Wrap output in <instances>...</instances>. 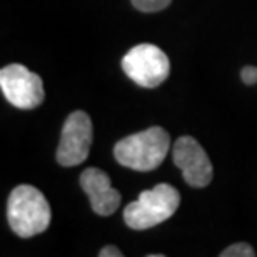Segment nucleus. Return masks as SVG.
<instances>
[{
  "mask_svg": "<svg viewBox=\"0 0 257 257\" xmlns=\"http://www.w3.org/2000/svg\"><path fill=\"white\" fill-rule=\"evenodd\" d=\"M174 164L182 171L184 181L191 187H207L214 171L209 156L202 146L191 136L179 137L172 149Z\"/></svg>",
  "mask_w": 257,
  "mask_h": 257,
  "instance_id": "obj_7",
  "label": "nucleus"
},
{
  "mask_svg": "<svg viewBox=\"0 0 257 257\" xmlns=\"http://www.w3.org/2000/svg\"><path fill=\"white\" fill-rule=\"evenodd\" d=\"M122 70L144 89L159 87L171 74V62L157 45L141 44L132 47L122 59Z\"/></svg>",
  "mask_w": 257,
  "mask_h": 257,
  "instance_id": "obj_4",
  "label": "nucleus"
},
{
  "mask_svg": "<svg viewBox=\"0 0 257 257\" xmlns=\"http://www.w3.org/2000/svg\"><path fill=\"white\" fill-rule=\"evenodd\" d=\"M94 128L89 114L75 110L67 117L62 127L55 159L62 167H75L89 157Z\"/></svg>",
  "mask_w": 257,
  "mask_h": 257,
  "instance_id": "obj_6",
  "label": "nucleus"
},
{
  "mask_svg": "<svg viewBox=\"0 0 257 257\" xmlns=\"http://www.w3.org/2000/svg\"><path fill=\"white\" fill-rule=\"evenodd\" d=\"M181 205V194L169 184H157L151 191L139 194V199L127 204L124 220L127 227L134 230H146L162 224L172 217Z\"/></svg>",
  "mask_w": 257,
  "mask_h": 257,
  "instance_id": "obj_3",
  "label": "nucleus"
},
{
  "mask_svg": "<svg viewBox=\"0 0 257 257\" xmlns=\"http://www.w3.org/2000/svg\"><path fill=\"white\" fill-rule=\"evenodd\" d=\"M132 5L141 12H161V10L167 9L172 0H131Z\"/></svg>",
  "mask_w": 257,
  "mask_h": 257,
  "instance_id": "obj_9",
  "label": "nucleus"
},
{
  "mask_svg": "<svg viewBox=\"0 0 257 257\" xmlns=\"http://www.w3.org/2000/svg\"><path fill=\"white\" fill-rule=\"evenodd\" d=\"M254 255H255V252H254L252 245H249L245 242L232 244L220 252V257H254Z\"/></svg>",
  "mask_w": 257,
  "mask_h": 257,
  "instance_id": "obj_10",
  "label": "nucleus"
},
{
  "mask_svg": "<svg viewBox=\"0 0 257 257\" xmlns=\"http://www.w3.org/2000/svg\"><path fill=\"white\" fill-rule=\"evenodd\" d=\"M240 77H242V82L245 85H254L257 82V67L245 65L240 72Z\"/></svg>",
  "mask_w": 257,
  "mask_h": 257,
  "instance_id": "obj_11",
  "label": "nucleus"
},
{
  "mask_svg": "<svg viewBox=\"0 0 257 257\" xmlns=\"http://www.w3.org/2000/svg\"><path fill=\"white\" fill-rule=\"evenodd\" d=\"M50 205L37 187L22 184L10 192L7 219L10 229L19 237L29 239L42 234L50 225Z\"/></svg>",
  "mask_w": 257,
  "mask_h": 257,
  "instance_id": "obj_2",
  "label": "nucleus"
},
{
  "mask_svg": "<svg viewBox=\"0 0 257 257\" xmlns=\"http://www.w3.org/2000/svg\"><path fill=\"white\" fill-rule=\"evenodd\" d=\"M80 186L90 200L92 210L99 215L114 214L120 205V192L110 186V177L97 167L82 172Z\"/></svg>",
  "mask_w": 257,
  "mask_h": 257,
  "instance_id": "obj_8",
  "label": "nucleus"
},
{
  "mask_svg": "<svg viewBox=\"0 0 257 257\" xmlns=\"http://www.w3.org/2000/svg\"><path fill=\"white\" fill-rule=\"evenodd\" d=\"M99 255L100 257H122L124 254H122L115 245H105L104 249L99 250Z\"/></svg>",
  "mask_w": 257,
  "mask_h": 257,
  "instance_id": "obj_12",
  "label": "nucleus"
},
{
  "mask_svg": "<svg viewBox=\"0 0 257 257\" xmlns=\"http://www.w3.org/2000/svg\"><path fill=\"white\" fill-rule=\"evenodd\" d=\"M0 87L10 104L24 110L39 107L45 97L42 79L22 64H10L0 70Z\"/></svg>",
  "mask_w": 257,
  "mask_h": 257,
  "instance_id": "obj_5",
  "label": "nucleus"
},
{
  "mask_svg": "<svg viewBox=\"0 0 257 257\" xmlns=\"http://www.w3.org/2000/svg\"><path fill=\"white\" fill-rule=\"evenodd\" d=\"M169 149H171V136L166 128L156 125L117 142L114 147V157L120 166L127 169L149 172L164 162Z\"/></svg>",
  "mask_w": 257,
  "mask_h": 257,
  "instance_id": "obj_1",
  "label": "nucleus"
}]
</instances>
